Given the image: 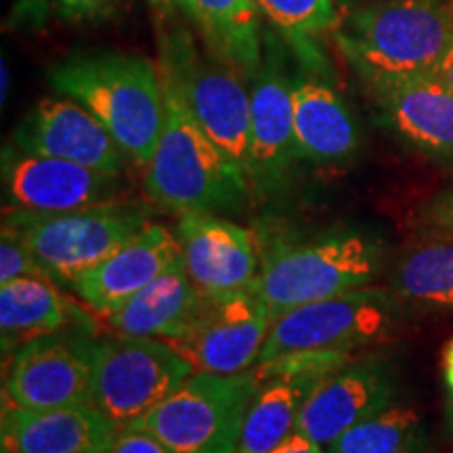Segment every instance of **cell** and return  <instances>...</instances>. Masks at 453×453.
<instances>
[{"instance_id": "cell-1", "label": "cell", "mask_w": 453, "mask_h": 453, "mask_svg": "<svg viewBox=\"0 0 453 453\" xmlns=\"http://www.w3.org/2000/svg\"><path fill=\"white\" fill-rule=\"evenodd\" d=\"M57 93L93 113L127 157L147 166L166 120L160 72L147 57L97 50L73 53L47 72Z\"/></svg>"}, {"instance_id": "cell-2", "label": "cell", "mask_w": 453, "mask_h": 453, "mask_svg": "<svg viewBox=\"0 0 453 453\" xmlns=\"http://www.w3.org/2000/svg\"><path fill=\"white\" fill-rule=\"evenodd\" d=\"M166 120L150 164L145 191L170 212H235L246 200L250 179L200 128L173 84L162 78Z\"/></svg>"}, {"instance_id": "cell-3", "label": "cell", "mask_w": 453, "mask_h": 453, "mask_svg": "<svg viewBox=\"0 0 453 453\" xmlns=\"http://www.w3.org/2000/svg\"><path fill=\"white\" fill-rule=\"evenodd\" d=\"M338 47L372 87L430 76L453 41L445 0H378L336 30Z\"/></svg>"}, {"instance_id": "cell-4", "label": "cell", "mask_w": 453, "mask_h": 453, "mask_svg": "<svg viewBox=\"0 0 453 453\" xmlns=\"http://www.w3.org/2000/svg\"><path fill=\"white\" fill-rule=\"evenodd\" d=\"M4 226L13 229L50 281L73 283L120 250L150 225L141 203L113 200L70 212H27L4 208Z\"/></svg>"}, {"instance_id": "cell-5", "label": "cell", "mask_w": 453, "mask_h": 453, "mask_svg": "<svg viewBox=\"0 0 453 453\" xmlns=\"http://www.w3.org/2000/svg\"><path fill=\"white\" fill-rule=\"evenodd\" d=\"M380 243L364 231H334L275 246L265 257L257 288L275 319L300 304L370 286L380 271Z\"/></svg>"}, {"instance_id": "cell-6", "label": "cell", "mask_w": 453, "mask_h": 453, "mask_svg": "<svg viewBox=\"0 0 453 453\" xmlns=\"http://www.w3.org/2000/svg\"><path fill=\"white\" fill-rule=\"evenodd\" d=\"M160 76L177 88L203 133L246 170L250 147V87L246 78L212 50L203 55L183 27L164 34Z\"/></svg>"}, {"instance_id": "cell-7", "label": "cell", "mask_w": 453, "mask_h": 453, "mask_svg": "<svg viewBox=\"0 0 453 453\" xmlns=\"http://www.w3.org/2000/svg\"><path fill=\"white\" fill-rule=\"evenodd\" d=\"M257 388L254 370L231 376L194 372L133 426L151 433L173 453H237Z\"/></svg>"}, {"instance_id": "cell-8", "label": "cell", "mask_w": 453, "mask_h": 453, "mask_svg": "<svg viewBox=\"0 0 453 453\" xmlns=\"http://www.w3.org/2000/svg\"><path fill=\"white\" fill-rule=\"evenodd\" d=\"M396 303L393 294L365 286L286 311L271 324L258 364L300 350L355 353L380 344L396 330Z\"/></svg>"}, {"instance_id": "cell-9", "label": "cell", "mask_w": 453, "mask_h": 453, "mask_svg": "<svg viewBox=\"0 0 453 453\" xmlns=\"http://www.w3.org/2000/svg\"><path fill=\"white\" fill-rule=\"evenodd\" d=\"M194 372V365L166 340H101L95 359L93 405L122 430L177 393Z\"/></svg>"}, {"instance_id": "cell-10", "label": "cell", "mask_w": 453, "mask_h": 453, "mask_svg": "<svg viewBox=\"0 0 453 453\" xmlns=\"http://www.w3.org/2000/svg\"><path fill=\"white\" fill-rule=\"evenodd\" d=\"M273 315L257 283L226 294H203L194 319L179 338L168 340L203 373H243L258 364Z\"/></svg>"}, {"instance_id": "cell-11", "label": "cell", "mask_w": 453, "mask_h": 453, "mask_svg": "<svg viewBox=\"0 0 453 453\" xmlns=\"http://www.w3.org/2000/svg\"><path fill=\"white\" fill-rule=\"evenodd\" d=\"M99 340L87 330H57L17 349L3 396L21 410L93 405Z\"/></svg>"}, {"instance_id": "cell-12", "label": "cell", "mask_w": 453, "mask_h": 453, "mask_svg": "<svg viewBox=\"0 0 453 453\" xmlns=\"http://www.w3.org/2000/svg\"><path fill=\"white\" fill-rule=\"evenodd\" d=\"M298 160L294 139L292 78L273 34L265 38L263 67L250 81L248 179L258 194H275Z\"/></svg>"}, {"instance_id": "cell-13", "label": "cell", "mask_w": 453, "mask_h": 453, "mask_svg": "<svg viewBox=\"0 0 453 453\" xmlns=\"http://www.w3.org/2000/svg\"><path fill=\"white\" fill-rule=\"evenodd\" d=\"M4 197L9 208L27 212H70L120 200V174H107L81 164L4 151Z\"/></svg>"}, {"instance_id": "cell-14", "label": "cell", "mask_w": 453, "mask_h": 453, "mask_svg": "<svg viewBox=\"0 0 453 453\" xmlns=\"http://www.w3.org/2000/svg\"><path fill=\"white\" fill-rule=\"evenodd\" d=\"M13 143L24 154L57 157L107 174H122L128 160L104 124L67 97L38 101L21 118Z\"/></svg>"}, {"instance_id": "cell-15", "label": "cell", "mask_w": 453, "mask_h": 453, "mask_svg": "<svg viewBox=\"0 0 453 453\" xmlns=\"http://www.w3.org/2000/svg\"><path fill=\"white\" fill-rule=\"evenodd\" d=\"M395 401V376L384 361H350L324 378L304 403L298 433L327 449L340 434Z\"/></svg>"}, {"instance_id": "cell-16", "label": "cell", "mask_w": 453, "mask_h": 453, "mask_svg": "<svg viewBox=\"0 0 453 453\" xmlns=\"http://www.w3.org/2000/svg\"><path fill=\"white\" fill-rule=\"evenodd\" d=\"M177 237L187 273L202 294H226L254 286L258 258L254 235L217 212L179 214Z\"/></svg>"}, {"instance_id": "cell-17", "label": "cell", "mask_w": 453, "mask_h": 453, "mask_svg": "<svg viewBox=\"0 0 453 453\" xmlns=\"http://www.w3.org/2000/svg\"><path fill=\"white\" fill-rule=\"evenodd\" d=\"M180 258L179 237L168 226L150 223L120 250L84 273L72 290L107 319Z\"/></svg>"}, {"instance_id": "cell-18", "label": "cell", "mask_w": 453, "mask_h": 453, "mask_svg": "<svg viewBox=\"0 0 453 453\" xmlns=\"http://www.w3.org/2000/svg\"><path fill=\"white\" fill-rule=\"evenodd\" d=\"M120 428L95 405L21 410L3 405V445L13 453H107Z\"/></svg>"}, {"instance_id": "cell-19", "label": "cell", "mask_w": 453, "mask_h": 453, "mask_svg": "<svg viewBox=\"0 0 453 453\" xmlns=\"http://www.w3.org/2000/svg\"><path fill=\"white\" fill-rule=\"evenodd\" d=\"M376 99L396 137L428 156H453V90L430 76L382 84Z\"/></svg>"}, {"instance_id": "cell-20", "label": "cell", "mask_w": 453, "mask_h": 453, "mask_svg": "<svg viewBox=\"0 0 453 453\" xmlns=\"http://www.w3.org/2000/svg\"><path fill=\"white\" fill-rule=\"evenodd\" d=\"M294 139L298 160L342 162L359 147V128L340 95L315 78H292Z\"/></svg>"}, {"instance_id": "cell-21", "label": "cell", "mask_w": 453, "mask_h": 453, "mask_svg": "<svg viewBox=\"0 0 453 453\" xmlns=\"http://www.w3.org/2000/svg\"><path fill=\"white\" fill-rule=\"evenodd\" d=\"M203 294L187 273L183 258L107 317L118 336L174 340L187 330Z\"/></svg>"}, {"instance_id": "cell-22", "label": "cell", "mask_w": 453, "mask_h": 453, "mask_svg": "<svg viewBox=\"0 0 453 453\" xmlns=\"http://www.w3.org/2000/svg\"><path fill=\"white\" fill-rule=\"evenodd\" d=\"M252 370L258 388L243 420L237 453H267L290 437L311 393L327 378L317 372H283L265 365Z\"/></svg>"}, {"instance_id": "cell-23", "label": "cell", "mask_w": 453, "mask_h": 453, "mask_svg": "<svg viewBox=\"0 0 453 453\" xmlns=\"http://www.w3.org/2000/svg\"><path fill=\"white\" fill-rule=\"evenodd\" d=\"M179 4L194 19L206 49L250 82L265 59L257 0H179Z\"/></svg>"}, {"instance_id": "cell-24", "label": "cell", "mask_w": 453, "mask_h": 453, "mask_svg": "<svg viewBox=\"0 0 453 453\" xmlns=\"http://www.w3.org/2000/svg\"><path fill=\"white\" fill-rule=\"evenodd\" d=\"M70 307L49 277L30 275L0 283L3 353L13 355L30 340L64 330Z\"/></svg>"}, {"instance_id": "cell-25", "label": "cell", "mask_w": 453, "mask_h": 453, "mask_svg": "<svg viewBox=\"0 0 453 453\" xmlns=\"http://www.w3.org/2000/svg\"><path fill=\"white\" fill-rule=\"evenodd\" d=\"M390 294L407 307L453 313V243H428L396 263Z\"/></svg>"}, {"instance_id": "cell-26", "label": "cell", "mask_w": 453, "mask_h": 453, "mask_svg": "<svg viewBox=\"0 0 453 453\" xmlns=\"http://www.w3.org/2000/svg\"><path fill=\"white\" fill-rule=\"evenodd\" d=\"M428 433L420 413L390 403L340 434L326 453H426Z\"/></svg>"}, {"instance_id": "cell-27", "label": "cell", "mask_w": 453, "mask_h": 453, "mask_svg": "<svg viewBox=\"0 0 453 453\" xmlns=\"http://www.w3.org/2000/svg\"><path fill=\"white\" fill-rule=\"evenodd\" d=\"M260 15L292 41L336 34L340 13L334 0H257Z\"/></svg>"}, {"instance_id": "cell-28", "label": "cell", "mask_w": 453, "mask_h": 453, "mask_svg": "<svg viewBox=\"0 0 453 453\" xmlns=\"http://www.w3.org/2000/svg\"><path fill=\"white\" fill-rule=\"evenodd\" d=\"M41 275L47 277L34 254L21 242L13 229L3 225V240H0V283H7L19 277Z\"/></svg>"}, {"instance_id": "cell-29", "label": "cell", "mask_w": 453, "mask_h": 453, "mask_svg": "<svg viewBox=\"0 0 453 453\" xmlns=\"http://www.w3.org/2000/svg\"><path fill=\"white\" fill-rule=\"evenodd\" d=\"M50 17H53L50 0H13L7 17V26L11 30L41 32L49 26Z\"/></svg>"}, {"instance_id": "cell-30", "label": "cell", "mask_w": 453, "mask_h": 453, "mask_svg": "<svg viewBox=\"0 0 453 453\" xmlns=\"http://www.w3.org/2000/svg\"><path fill=\"white\" fill-rule=\"evenodd\" d=\"M107 453H173L168 445L143 428L128 426L118 433Z\"/></svg>"}, {"instance_id": "cell-31", "label": "cell", "mask_w": 453, "mask_h": 453, "mask_svg": "<svg viewBox=\"0 0 453 453\" xmlns=\"http://www.w3.org/2000/svg\"><path fill=\"white\" fill-rule=\"evenodd\" d=\"M424 223L430 229L453 235V187L441 191L437 197L428 202V206L424 208Z\"/></svg>"}, {"instance_id": "cell-32", "label": "cell", "mask_w": 453, "mask_h": 453, "mask_svg": "<svg viewBox=\"0 0 453 453\" xmlns=\"http://www.w3.org/2000/svg\"><path fill=\"white\" fill-rule=\"evenodd\" d=\"M50 4H53V15L65 24L97 19L95 0H50Z\"/></svg>"}, {"instance_id": "cell-33", "label": "cell", "mask_w": 453, "mask_h": 453, "mask_svg": "<svg viewBox=\"0 0 453 453\" xmlns=\"http://www.w3.org/2000/svg\"><path fill=\"white\" fill-rule=\"evenodd\" d=\"M267 453H326V449L321 445H317L315 441L304 437L303 433L294 430L290 437L283 439L280 445Z\"/></svg>"}, {"instance_id": "cell-34", "label": "cell", "mask_w": 453, "mask_h": 453, "mask_svg": "<svg viewBox=\"0 0 453 453\" xmlns=\"http://www.w3.org/2000/svg\"><path fill=\"white\" fill-rule=\"evenodd\" d=\"M443 380L447 388V424H449L453 433V338L447 344L445 355H443Z\"/></svg>"}, {"instance_id": "cell-35", "label": "cell", "mask_w": 453, "mask_h": 453, "mask_svg": "<svg viewBox=\"0 0 453 453\" xmlns=\"http://www.w3.org/2000/svg\"><path fill=\"white\" fill-rule=\"evenodd\" d=\"M433 76L437 78L439 82H443L447 88L453 90V41H451V44H449V49L445 50L443 59L439 61L437 70H434Z\"/></svg>"}, {"instance_id": "cell-36", "label": "cell", "mask_w": 453, "mask_h": 453, "mask_svg": "<svg viewBox=\"0 0 453 453\" xmlns=\"http://www.w3.org/2000/svg\"><path fill=\"white\" fill-rule=\"evenodd\" d=\"M127 0H95V9H97V19H107L116 13L118 9L124 7Z\"/></svg>"}, {"instance_id": "cell-37", "label": "cell", "mask_w": 453, "mask_h": 453, "mask_svg": "<svg viewBox=\"0 0 453 453\" xmlns=\"http://www.w3.org/2000/svg\"><path fill=\"white\" fill-rule=\"evenodd\" d=\"M9 82H11V70H9V64H7V57H3V104L7 101Z\"/></svg>"}, {"instance_id": "cell-38", "label": "cell", "mask_w": 453, "mask_h": 453, "mask_svg": "<svg viewBox=\"0 0 453 453\" xmlns=\"http://www.w3.org/2000/svg\"><path fill=\"white\" fill-rule=\"evenodd\" d=\"M150 3L154 4L156 11H168V9H173L179 0H150Z\"/></svg>"}, {"instance_id": "cell-39", "label": "cell", "mask_w": 453, "mask_h": 453, "mask_svg": "<svg viewBox=\"0 0 453 453\" xmlns=\"http://www.w3.org/2000/svg\"><path fill=\"white\" fill-rule=\"evenodd\" d=\"M0 453H13V451H11L7 445H3V447H0Z\"/></svg>"}, {"instance_id": "cell-40", "label": "cell", "mask_w": 453, "mask_h": 453, "mask_svg": "<svg viewBox=\"0 0 453 453\" xmlns=\"http://www.w3.org/2000/svg\"><path fill=\"white\" fill-rule=\"evenodd\" d=\"M451 11H453V3H451Z\"/></svg>"}]
</instances>
